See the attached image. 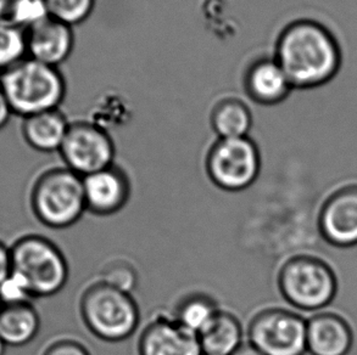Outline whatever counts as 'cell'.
<instances>
[{
	"label": "cell",
	"instance_id": "obj_10",
	"mask_svg": "<svg viewBox=\"0 0 357 355\" xmlns=\"http://www.w3.org/2000/svg\"><path fill=\"white\" fill-rule=\"evenodd\" d=\"M319 230L329 245L339 248L357 245V185L340 187L324 201Z\"/></svg>",
	"mask_w": 357,
	"mask_h": 355
},
{
	"label": "cell",
	"instance_id": "obj_9",
	"mask_svg": "<svg viewBox=\"0 0 357 355\" xmlns=\"http://www.w3.org/2000/svg\"><path fill=\"white\" fill-rule=\"evenodd\" d=\"M115 150L109 130L92 120H75L59 154L65 167L83 178L112 166Z\"/></svg>",
	"mask_w": 357,
	"mask_h": 355
},
{
	"label": "cell",
	"instance_id": "obj_21",
	"mask_svg": "<svg viewBox=\"0 0 357 355\" xmlns=\"http://www.w3.org/2000/svg\"><path fill=\"white\" fill-rule=\"evenodd\" d=\"M29 58L26 29L0 24V74Z\"/></svg>",
	"mask_w": 357,
	"mask_h": 355
},
{
	"label": "cell",
	"instance_id": "obj_22",
	"mask_svg": "<svg viewBox=\"0 0 357 355\" xmlns=\"http://www.w3.org/2000/svg\"><path fill=\"white\" fill-rule=\"evenodd\" d=\"M49 16L71 27L86 22L96 8V0H44Z\"/></svg>",
	"mask_w": 357,
	"mask_h": 355
},
{
	"label": "cell",
	"instance_id": "obj_4",
	"mask_svg": "<svg viewBox=\"0 0 357 355\" xmlns=\"http://www.w3.org/2000/svg\"><path fill=\"white\" fill-rule=\"evenodd\" d=\"M11 271L27 285L33 299L53 297L68 283V260L61 250L38 234L21 236L10 246Z\"/></svg>",
	"mask_w": 357,
	"mask_h": 355
},
{
	"label": "cell",
	"instance_id": "obj_23",
	"mask_svg": "<svg viewBox=\"0 0 357 355\" xmlns=\"http://www.w3.org/2000/svg\"><path fill=\"white\" fill-rule=\"evenodd\" d=\"M48 16V9L44 0H17L15 5L13 24L27 31Z\"/></svg>",
	"mask_w": 357,
	"mask_h": 355
},
{
	"label": "cell",
	"instance_id": "obj_13",
	"mask_svg": "<svg viewBox=\"0 0 357 355\" xmlns=\"http://www.w3.org/2000/svg\"><path fill=\"white\" fill-rule=\"evenodd\" d=\"M29 58L58 68L71 56L75 48L73 27L48 16L26 31Z\"/></svg>",
	"mask_w": 357,
	"mask_h": 355
},
{
	"label": "cell",
	"instance_id": "obj_7",
	"mask_svg": "<svg viewBox=\"0 0 357 355\" xmlns=\"http://www.w3.org/2000/svg\"><path fill=\"white\" fill-rule=\"evenodd\" d=\"M205 167L210 180L218 189L244 191L260 174V150L250 136L218 139L208 150Z\"/></svg>",
	"mask_w": 357,
	"mask_h": 355
},
{
	"label": "cell",
	"instance_id": "obj_3",
	"mask_svg": "<svg viewBox=\"0 0 357 355\" xmlns=\"http://www.w3.org/2000/svg\"><path fill=\"white\" fill-rule=\"evenodd\" d=\"M29 205L44 226L68 229L87 211L83 178L65 166L44 171L32 184Z\"/></svg>",
	"mask_w": 357,
	"mask_h": 355
},
{
	"label": "cell",
	"instance_id": "obj_19",
	"mask_svg": "<svg viewBox=\"0 0 357 355\" xmlns=\"http://www.w3.org/2000/svg\"><path fill=\"white\" fill-rule=\"evenodd\" d=\"M250 107L239 97L227 96L213 106L210 123L218 139H236L249 136L252 127Z\"/></svg>",
	"mask_w": 357,
	"mask_h": 355
},
{
	"label": "cell",
	"instance_id": "obj_25",
	"mask_svg": "<svg viewBox=\"0 0 357 355\" xmlns=\"http://www.w3.org/2000/svg\"><path fill=\"white\" fill-rule=\"evenodd\" d=\"M102 281L109 283L112 286L123 290L126 292H130L135 288L137 278H135L133 269L128 265H112L104 271Z\"/></svg>",
	"mask_w": 357,
	"mask_h": 355
},
{
	"label": "cell",
	"instance_id": "obj_17",
	"mask_svg": "<svg viewBox=\"0 0 357 355\" xmlns=\"http://www.w3.org/2000/svg\"><path fill=\"white\" fill-rule=\"evenodd\" d=\"M40 325L33 302L3 306L0 310V338L6 347L27 346L38 335Z\"/></svg>",
	"mask_w": 357,
	"mask_h": 355
},
{
	"label": "cell",
	"instance_id": "obj_1",
	"mask_svg": "<svg viewBox=\"0 0 357 355\" xmlns=\"http://www.w3.org/2000/svg\"><path fill=\"white\" fill-rule=\"evenodd\" d=\"M273 58L298 90L328 84L343 63L342 48L333 32L311 19H295L280 31Z\"/></svg>",
	"mask_w": 357,
	"mask_h": 355
},
{
	"label": "cell",
	"instance_id": "obj_16",
	"mask_svg": "<svg viewBox=\"0 0 357 355\" xmlns=\"http://www.w3.org/2000/svg\"><path fill=\"white\" fill-rule=\"evenodd\" d=\"M70 123L60 109L47 111L22 118L21 133L31 149L43 154H53L60 151Z\"/></svg>",
	"mask_w": 357,
	"mask_h": 355
},
{
	"label": "cell",
	"instance_id": "obj_24",
	"mask_svg": "<svg viewBox=\"0 0 357 355\" xmlns=\"http://www.w3.org/2000/svg\"><path fill=\"white\" fill-rule=\"evenodd\" d=\"M0 302L3 306L33 302L27 285L17 274L10 271L9 275L0 283Z\"/></svg>",
	"mask_w": 357,
	"mask_h": 355
},
{
	"label": "cell",
	"instance_id": "obj_26",
	"mask_svg": "<svg viewBox=\"0 0 357 355\" xmlns=\"http://www.w3.org/2000/svg\"><path fill=\"white\" fill-rule=\"evenodd\" d=\"M42 355H91V353L81 342L63 338L50 343Z\"/></svg>",
	"mask_w": 357,
	"mask_h": 355
},
{
	"label": "cell",
	"instance_id": "obj_27",
	"mask_svg": "<svg viewBox=\"0 0 357 355\" xmlns=\"http://www.w3.org/2000/svg\"><path fill=\"white\" fill-rule=\"evenodd\" d=\"M11 271V250L4 241L0 240V283Z\"/></svg>",
	"mask_w": 357,
	"mask_h": 355
},
{
	"label": "cell",
	"instance_id": "obj_14",
	"mask_svg": "<svg viewBox=\"0 0 357 355\" xmlns=\"http://www.w3.org/2000/svg\"><path fill=\"white\" fill-rule=\"evenodd\" d=\"M244 89L249 99L262 106L278 105L294 90L273 56L257 58L249 65L244 74Z\"/></svg>",
	"mask_w": 357,
	"mask_h": 355
},
{
	"label": "cell",
	"instance_id": "obj_11",
	"mask_svg": "<svg viewBox=\"0 0 357 355\" xmlns=\"http://www.w3.org/2000/svg\"><path fill=\"white\" fill-rule=\"evenodd\" d=\"M83 192L88 212L96 216H112L130 200V178L114 164L83 177Z\"/></svg>",
	"mask_w": 357,
	"mask_h": 355
},
{
	"label": "cell",
	"instance_id": "obj_20",
	"mask_svg": "<svg viewBox=\"0 0 357 355\" xmlns=\"http://www.w3.org/2000/svg\"><path fill=\"white\" fill-rule=\"evenodd\" d=\"M221 310L218 302L208 294L194 292L179 299L171 317L181 326L198 336Z\"/></svg>",
	"mask_w": 357,
	"mask_h": 355
},
{
	"label": "cell",
	"instance_id": "obj_28",
	"mask_svg": "<svg viewBox=\"0 0 357 355\" xmlns=\"http://www.w3.org/2000/svg\"><path fill=\"white\" fill-rule=\"evenodd\" d=\"M13 115L14 113L11 111V107H10L9 101L6 99L3 87H1V83H0V130L4 129Z\"/></svg>",
	"mask_w": 357,
	"mask_h": 355
},
{
	"label": "cell",
	"instance_id": "obj_30",
	"mask_svg": "<svg viewBox=\"0 0 357 355\" xmlns=\"http://www.w3.org/2000/svg\"><path fill=\"white\" fill-rule=\"evenodd\" d=\"M232 355H265L249 341H244Z\"/></svg>",
	"mask_w": 357,
	"mask_h": 355
},
{
	"label": "cell",
	"instance_id": "obj_2",
	"mask_svg": "<svg viewBox=\"0 0 357 355\" xmlns=\"http://www.w3.org/2000/svg\"><path fill=\"white\" fill-rule=\"evenodd\" d=\"M0 83L14 115L22 118L58 110L66 97V81L58 68L24 58L0 74Z\"/></svg>",
	"mask_w": 357,
	"mask_h": 355
},
{
	"label": "cell",
	"instance_id": "obj_29",
	"mask_svg": "<svg viewBox=\"0 0 357 355\" xmlns=\"http://www.w3.org/2000/svg\"><path fill=\"white\" fill-rule=\"evenodd\" d=\"M16 1L17 0H0V24H13Z\"/></svg>",
	"mask_w": 357,
	"mask_h": 355
},
{
	"label": "cell",
	"instance_id": "obj_31",
	"mask_svg": "<svg viewBox=\"0 0 357 355\" xmlns=\"http://www.w3.org/2000/svg\"><path fill=\"white\" fill-rule=\"evenodd\" d=\"M5 348H6L5 343L4 342L1 341V338H0V355H4Z\"/></svg>",
	"mask_w": 357,
	"mask_h": 355
},
{
	"label": "cell",
	"instance_id": "obj_32",
	"mask_svg": "<svg viewBox=\"0 0 357 355\" xmlns=\"http://www.w3.org/2000/svg\"><path fill=\"white\" fill-rule=\"evenodd\" d=\"M1 308H3V304H1V302H0V310H1Z\"/></svg>",
	"mask_w": 357,
	"mask_h": 355
},
{
	"label": "cell",
	"instance_id": "obj_6",
	"mask_svg": "<svg viewBox=\"0 0 357 355\" xmlns=\"http://www.w3.org/2000/svg\"><path fill=\"white\" fill-rule=\"evenodd\" d=\"M277 283L287 303L304 312H319L328 307L338 292L333 268L314 255H294L285 260Z\"/></svg>",
	"mask_w": 357,
	"mask_h": 355
},
{
	"label": "cell",
	"instance_id": "obj_8",
	"mask_svg": "<svg viewBox=\"0 0 357 355\" xmlns=\"http://www.w3.org/2000/svg\"><path fill=\"white\" fill-rule=\"evenodd\" d=\"M307 319L285 308H266L255 314L246 341L265 355H304Z\"/></svg>",
	"mask_w": 357,
	"mask_h": 355
},
{
	"label": "cell",
	"instance_id": "obj_18",
	"mask_svg": "<svg viewBox=\"0 0 357 355\" xmlns=\"http://www.w3.org/2000/svg\"><path fill=\"white\" fill-rule=\"evenodd\" d=\"M198 338L203 355H232L245 341L239 319L223 309L199 333Z\"/></svg>",
	"mask_w": 357,
	"mask_h": 355
},
{
	"label": "cell",
	"instance_id": "obj_12",
	"mask_svg": "<svg viewBox=\"0 0 357 355\" xmlns=\"http://www.w3.org/2000/svg\"><path fill=\"white\" fill-rule=\"evenodd\" d=\"M139 355H203L199 338L174 317L159 315L140 332Z\"/></svg>",
	"mask_w": 357,
	"mask_h": 355
},
{
	"label": "cell",
	"instance_id": "obj_15",
	"mask_svg": "<svg viewBox=\"0 0 357 355\" xmlns=\"http://www.w3.org/2000/svg\"><path fill=\"white\" fill-rule=\"evenodd\" d=\"M353 345V329L337 313H317L307 319L306 349L310 354L348 355Z\"/></svg>",
	"mask_w": 357,
	"mask_h": 355
},
{
	"label": "cell",
	"instance_id": "obj_5",
	"mask_svg": "<svg viewBox=\"0 0 357 355\" xmlns=\"http://www.w3.org/2000/svg\"><path fill=\"white\" fill-rule=\"evenodd\" d=\"M79 310L88 330L105 342L125 341L139 325V308L132 294L102 280L84 290Z\"/></svg>",
	"mask_w": 357,
	"mask_h": 355
}]
</instances>
